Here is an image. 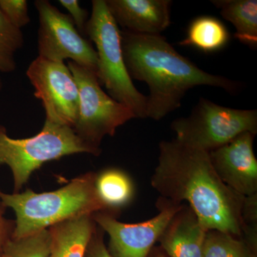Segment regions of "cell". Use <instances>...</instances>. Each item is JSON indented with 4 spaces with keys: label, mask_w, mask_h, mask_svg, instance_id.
Wrapping results in <instances>:
<instances>
[{
    "label": "cell",
    "mask_w": 257,
    "mask_h": 257,
    "mask_svg": "<svg viewBox=\"0 0 257 257\" xmlns=\"http://www.w3.org/2000/svg\"><path fill=\"white\" fill-rule=\"evenodd\" d=\"M39 15L38 57L52 62L69 60L96 74L98 57L91 42L84 38L69 15L48 0L34 3Z\"/></svg>",
    "instance_id": "ba28073f"
},
{
    "label": "cell",
    "mask_w": 257,
    "mask_h": 257,
    "mask_svg": "<svg viewBox=\"0 0 257 257\" xmlns=\"http://www.w3.org/2000/svg\"><path fill=\"white\" fill-rule=\"evenodd\" d=\"M207 231L192 208L182 204L159 238V246L170 257H203Z\"/></svg>",
    "instance_id": "4fadbf2b"
},
{
    "label": "cell",
    "mask_w": 257,
    "mask_h": 257,
    "mask_svg": "<svg viewBox=\"0 0 257 257\" xmlns=\"http://www.w3.org/2000/svg\"><path fill=\"white\" fill-rule=\"evenodd\" d=\"M203 257H257V251L241 236L209 230L206 234Z\"/></svg>",
    "instance_id": "ac0fdd59"
},
{
    "label": "cell",
    "mask_w": 257,
    "mask_h": 257,
    "mask_svg": "<svg viewBox=\"0 0 257 257\" xmlns=\"http://www.w3.org/2000/svg\"><path fill=\"white\" fill-rule=\"evenodd\" d=\"M35 88L34 95L40 99L47 121L74 128L78 117V87L68 66L37 57L27 70Z\"/></svg>",
    "instance_id": "9c48e42d"
},
{
    "label": "cell",
    "mask_w": 257,
    "mask_h": 257,
    "mask_svg": "<svg viewBox=\"0 0 257 257\" xmlns=\"http://www.w3.org/2000/svg\"><path fill=\"white\" fill-rule=\"evenodd\" d=\"M60 4L69 12V16L73 20L74 25L83 37L85 35V28L89 13L81 8L77 0H60Z\"/></svg>",
    "instance_id": "7402d4cb"
},
{
    "label": "cell",
    "mask_w": 257,
    "mask_h": 257,
    "mask_svg": "<svg viewBox=\"0 0 257 257\" xmlns=\"http://www.w3.org/2000/svg\"><path fill=\"white\" fill-rule=\"evenodd\" d=\"M108 10L123 30L159 35L170 27V0H105Z\"/></svg>",
    "instance_id": "7c38bea8"
},
{
    "label": "cell",
    "mask_w": 257,
    "mask_h": 257,
    "mask_svg": "<svg viewBox=\"0 0 257 257\" xmlns=\"http://www.w3.org/2000/svg\"><path fill=\"white\" fill-rule=\"evenodd\" d=\"M0 11L12 25L20 30L30 23L26 0H0Z\"/></svg>",
    "instance_id": "44dd1931"
},
{
    "label": "cell",
    "mask_w": 257,
    "mask_h": 257,
    "mask_svg": "<svg viewBox=\"0 0 257 257\" xmlns=\"http://www.w3.org/2000/svg\"><path fill=\"white\" fill-rule=\"evenodd\" d=\"M24 43L22 30L12 25L0 11V72L12 73L16 70L15 55Z\"/></svg>",
    "instance_id": "ffe728a7"
},
{
    "label": "cell",
    "mask_w": 257,
    "mask_h": 257,
    "mask_svg": "<svg viewBox=\"0 0 257 257\" xmlns=\"http://www.w3.org/2000/svg\"><path fill=\"white\" fill-rule=\"evenodd\" d=\"M159 148L151 185L160 197L177 204L187 202L207 231L241 236L245 197L223 183L211 165L209 152L176 138L161 142Z\"/></svg>",
    "instance_id": "6da1fadb"
},
{
    "label": "cell",
    "mask_w": 257,
    "mask_h": 257,
    "mask_svg": "<svg viewBox=\"0 0 257 257\" xmlns=\"http://www.w3.org/2000/svg\"><path fill=\"white\" fill-rule=\"evenodd\" d=\"M104 232L97 226L88 244L84 257H111L104 243Z\"/></svg>",
    "instance_id": "603a6c76"
},
{
    "label": "cell",
    "mask_w": 257,
    "mask_h": 257,
    "mask_svg": "<svg viewBox=\"0 0 257 257\" xmlns=\"http://www.w3.org/2000/svg\"><path fill=\"white\" fill-rule=\"evenodd\" d=\"M96 227L92 214L72 218L50 226L52 243L49 257H84Z\"/></svg>",
    "instance_id": "5bb4252c"
},
{
    "label": "cell",
    "mask_w": 257,
    "mask_h": 257,
    "mask_svg": "<svg viewBox=\"0 0 257 257\" xmlns=\"http://www.w3.org/2000/svg\"><path fill=\"white\" fill-rule=\"evenodd\" d=\"M5 209L6 208L0 202V255L5 243L13 236L15 226V221L8 220L5 218Z\"/></svg>",
    "instance_id": "cb8c5ba5"
},
{
    "label": "cell",
    "mask_w": 257,
    "mask_h": 257,
    "mask_svg": "<svg viewBox=\"0 0 257 257\" xmlns=\"http://www.w3.org/2000/svg\"><path fill=\"white\" fill-rule=\"evenodd\" d=\"M254 134L244 133L209 152L216 173L229 188L243 197L257 194V160Z\"/></svg>",
    "instance_id": "8fae6325"
},
{
    "label": "cell",
    "mask_w": 257,
    "mask_h": 257,
    "mask_svg": "<svg viewBox=\"0 0 257 257\" xmlns=\"http://www.w3.org/2000/svg\"><path fill=\"white\" fill-rule=\"evenodd\" d=\"M78 153L98 156L101 152L84 143L73 128L47 120L40 133L18 140L10 138L6 128L0 124V165H8L13 172L14 193L20 192L44 164Z\"/></svg>",
    "instance_id": "5b68a950"
},
{
    "label": "cell",
    "mask_w": 257,
    "mask_h": 257,
    "mask_svg": "<svg viewBox=\"0 0 257 257\" xmlns=\"http://www.w3.org/2000/svg\"><path fill=\"white\" fill-rule=\"evenodd\" d=\"M95 188L107 212L115 216L121 209L127 207L135 197L133 179L117 168L105 169L96 174Z\"/></svg>",
    "instance_id": "9a60e30c"
},
{
    "label": "cell",
    "mask_w": 257,
    "mask_h": 257,
    "mask_svg": "<svg viewBox=\"0 0 257 257\" xmlns=\"http://www.w3.org/2000/svg\"><path fill=\"white\" fill-rule=\"evenodd\" d=\"M52 237L49 229L5 243L0 257H49Z\"/></svg>",
    "instance_id": "d6986e66"
},
{
    "label": "cell",
    "mask_w": 257,
    "mask_h": 257,
    "mask_svg": "<svg viewBox=\"0 0 257 257\" xmlns=\"http://www.w3.org/2000/svg\"><path fill=\"white\" fill-rule=\"evenodd\" d=\"M96 173L88 172L52 192L5 194L0 190V202L16 214L12 238L30 236L67 219L96 212H107L95 188Z\"/></svg>",
    "instance_id": "3957f363"
},
{
    "label": "cell",
    "mask_w": 257,
    "mask_h": 257,
    "mask_svg": "<svg viewBox=\"0 0 257 257\" xmlns=\"http://www.w3.org/2000/svg\"><path fill=\"white\" fill-rule=\"evenodd\" d=\"M147 257H170L162 249L160 246H155L152 248Z\"/></svg>",
    "instance_id": "d4e9b609"
},
{
    "label": "cell",
    "mask_w": 257,
    "mask_h": 257,
    "mask_svg": "<svg viewBox=\"0 0 257 257\" xmlns=\"http://www.w3.org/2000/svg\"><path fill=\"white\" fill-rule=\"evenodd\" d=\"M121 30L108 10L105 0H94L85 35L94 42L97 54L96 77L115 101L147 118V96L139 92L126 69L121 45Z\"/></svg>",
    "instance_id": "277c9868"
},
{
    "label": "cell",
    "mask_w": 257,
    "mask_h": 257,
    "mask_svg": "<svg viewBox=\"0 0 257 257\" xmlns=\"http://www.w3.org/2000/svg\"><path fill=\"white\" fill-rule=\"evenodd\" d=\"M67 66L79 94L78 117L73 130L84 143L101 152L104 137L114 136L116 128L136 117L130 109L104 92L94 72L72 61H67Z\"/></svg>",
    "instance_id": "52a82bcc"
},
{
    "label": "cell",
    "mask_w": 257,
    "mask_h": 257,
    "mask_svg": "<svg viewBox=\"0 0 257 257\" xmlns=\"http://www.w3.org/2000/svg\"><path fill=\"white\" fill-rule=\"evenodd\" d=\"M121 50L132 79L146 82L147 118L160 120L178 109L189 89L197 86L237 90V82L199 69L181 55L162 35H140L121 30Z\"/></svg>",
    "instance_id": "7a4b0ae2"
},
{
    "label": "cell",
    "mask_w": 257,
    "mask_h": 257,
    "mask_svg": "<svg viewBox=\"0 0 257 257\" xmlns=\"http://www.w3.org/2000/svg\"><path fill=\"white\" fill-rule=\"evenodd\" d=\"M182 204L160 197L157 202L158 214L136 224L120 222L108 212L94 213L92 216L97 226L109 235L107 249L111 257H147Z\"/></svg>",
    "instance_id": "30bf717a"
},
{
    "label": "cell",
    "mask_w": 257,
    "mask_h": 257,
    "mask_svg": "<svg viewBox=\"0 0 257 257\" xmlns=\"http://www.w3.org/2000/svg\"><path fill=\"white\" fill-rule=\"evenodd\" d=\"M171 128L177 140L209 152L241 134L256 135L257 111L226 107L201 98L191 114L174 120Z\"/></svg>",
    "instance_id": "8992f818"
},
{
    "label": "cell",
    "mask_w": 257,
    "mask_h": 257,
    "mask_svg": "<svg viewBox=\"0 0 257 257\" xmlns=\"http://www.w3.org/2000/svg\"><path fill=\"white\" fill-rule=\"evenodd\" d=\"M221 16L234 25V36L251 48L257 45L256 0H219L211 1Z\"/></svg>",
    "instance_id": "2e32d148"
},
{
    "label": "cell",
    "mask_w": 257,
    "mask_h": 257,
    "mask_svg": "<svg viewBox=\"0 0 257 257\" xmlns=\"http://www.w3.org/2000/svg\"><path fill=\"white\" fill-rule=\"evenodd\" d=\"M229 40L227 29L220 20L210 16H202L193 20L187 36L179 42L182 46L193 47L205 52H214L224 48Z\"/></svg>",
    "instance_id": "e0dca14e"
},
{
    "label": "cell",
    "mask_w": 257,
    "mask_h": 257,
    "mask_svg": "<svg viewBox=\"0 0 257 257\" xmlns=\"http://www.w3.org/2000/svg\"><path fill=\"white\" fill-rule=\"evenodd\" d=\"M3 79H2L1 77H0V92H1L2 89H3Z\"/></svg>",
    "instance_id": "484cf974"
}]
</instances>
